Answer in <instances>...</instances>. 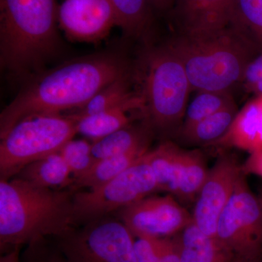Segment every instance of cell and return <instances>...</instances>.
<instances>
[{
    "instance_id": "cell-7",
    "label": "cell",
    "mask_w": 262,
    "mask_h": 262,
    "mask_svg": "<svg viewBox=\"0 0 262 262\" xmlns=\"http://www.w3.org/2000/svg\"><path fill=\"white\" fill-rule=\"evenodd\" d=\"M53 239L67 262H138L134 235L113 215L72 227Z\"/></svg>"
},
{
    "instance_id": "cell-10",
    "label": "cell",
    "mask_w": 262,
    "mask_h": 262,
    "mask_svg": "<svg viewBox=\"0 0 262 262\" xmlns=\"http://www.w3.org/2000/svg\"><path fill=\"white\" fill-rule=\"evenodd\" d=\"M134 236L172 237L192 222V215L172 194L148 196L112 214Z\"/></svg>"
},
{
    "instance_id": "cell-23",
    "label": "cell",
    "mask_w": 262,
    "mask_h": 262,
    "mask_svg": "<svg viewBox=\"0 0 262 262\" xmlns=\"http://www.w3.org/2000/svg\"><path fill=\"white\" fill-rule=\"evenodd\" d=\"M133 82L132 70L130 75L114 81L103 88L90 100L87 104L77 110L73 115L77 117L94 115L141 99L137 91L131 90Z\"/></svg>"
},
{
    "instance_id": "cell-36",
    "label": "cell",
    "mask_w": 262,
    "mask_h": 262,
    "mask_svg": "<svg viewBox=\"0 0 262 262\" xmlns=\"http://www.w3.org/2000/svg\"><path fill=\"white\" fill-rule=\"evenodd\" d=\"M258 195L259 196L260 199H261L262 201V187L260 188L259 192H258Z\"/></svg>"
},
{
    "instance_id": "cell-28",
    "label": "cell",
    "mask_w": 262,
    "mask_h": 262,
    "mask_svg": "<svg viewBox=\"0 0 262 262\" xmlns=\"http://www.w3.org/2000/svg\"><path fill=\"white\" fill-rule=\"evenodd\" d=\"M22 262H67L53 237L33 241L24 250Z\"/></svg>"
},
{
    "instance_id": "cell-31",
    "label": "cell",
    "mask_w": 262,
    "mask_h": 262,
    "mask_svg": "<svg viewBox=\"0 0 262 262\" xmlns=\"http://www.w3.org/2000/svg\"><path fill=\"white\" fill-rule=\"evenodd\" d=\"M159 262H182L173 236L158 237Z\"/></svg>"
},
{
    "instance_id": "cell-21",
    "label": "cell",
    "mask_w": 262,
    "mask_h": 262,
    "mask_svg": "<svg viewBox=\"0 0 262 262\" xmlns=\"http://www.w3.org/2000/svg\"><path fill=\"white\" fill-rule=\"evenodd\" d=\"M148 151L149 149H137L125 154L96 160L85 173L74 180L70 189L75 192L84 188L89 190L101 187L120 175Z\"/></svg>"
},
{
    "instance_id": "cell-2",
    "label": "cell",
    "mask_w": 262,
    "mask_h": 262,
    "mask_svg": "<svg viewBox=\"0 0 262 262\" xmlns=\"http://www.w3.org/2000/svg\"><path fill=\"white\" fill-rule=\"evenodd\" d=\"M57 0H0V65L19 80L40 73L61 42Z\"/></svg>"
},
{
    "instance_id": "cell-34",
    "label": "cell",
    "mask_w": 262,
    "mask_h": 262,
    "mask_svg": "<svg viewBox=\"0 0 262 262\" xmlns=\"http://www.w3.org/2000/svg\"><path fill=\"white\" fill-rule=\"evenodd\" d=\"M20 246H17L3 253V256L0 257V262H22L20 256Z\"/></svg>"
},
{
    "instance_id": "cell-19",
    "label": "cell",
    "mask_w": 262,
    "mask_h": 262,
    "mask_svg": "<svg viewBox=\"0 0 262 262\" xmlns=\"http://www.w3.org/2000/svg\"><path fill=\"white\" fill-rule=\"evenodd\" d=\"M16 178L48 189H70L74 177L60 152L29 164L15 176Z\"/></svg>"
},
{
    "instance_id": "cell-29",
    "label": "cell",
    "mask_w": 262,
    "mask_h": 262,
    "mask_svg": "<svg viewBox=\"0 0 262 262\" xmlns=\"http://www.w3.org/2000/svg\"><path fill=\"white\" fill-rule=\"evenodd\" d=\"M239 86L247 94L262 95V51L253 57L245 69Z\"/></svg>"
},
{
    "instance_id": "cell-4",
    "label": "cell",
    "mask_w": 262,
    "mask_h": 262,
    "mask_svg": "<svg viewBox=\"0 0 262 262\" xmlns=\"http://www.w3.org/2000/svg\"><path fill=\"white\" fill-rule=\"evenodd\" d=\"M185 68L192 91L229 92L239 86L248 62L260 51L228 24L202 34H177L167 41Z\"/></svg>"
},
{
    "instance_id": "cell-32",
    "label": "cell",
    "mask_w": 262,
    "mask_h": 262,
    "mask_svg": "<svg viewBox=\"0 0 262 262\" xmlns=\"http://www.w3.org/2000/svg\"><path fill=\"white\" fill-rule=\"evenodd\" d=\"M245 175H255L262 178V149L251 153L247 160L242 164Z\"/></svg>"
},
{
    "instance_id": "cell-17",
    "label": "cell",
    "mask_w": 262,
    "mask_h": 262,
    "mask_svg": "<svg viewBox=\"0 0 262 262\" xmlns=\"http://www.w3.org/2000/svg\"><path fill=\"white\" fill-rule=\"evenodd\" d=\"M153 134L154 130L145 120L135 122L93 141V157L96 161L137 149H149Z\"/></svg>"
},
{
    "instance_id": "cell-13",
    "label": "cell",
    "mask_w": 262,
    "mask_h": 262,
    "mask_svg": "<svg viewBox=\"0 0 262 262\" xmlns=\"http://www.w3.org/2000/svg\"><path fill=\"white\" fill-rule=\"evenodd\" d=\"M234 0H174L170 11L178 34H202L227 27Z\"/></svg>"
},
{
    "instance_id": "cell-18",
    "label": "cell",
    "mask_w": 262,
    "mask_h": 262,
    "mask_svg": "<svg viewBox=\"0 0 262 262\" xmlns=\"http://www.w3.org/2000/svg\"><path fill=\"white\" fill-rule=\"evenodd\" d=\"M184 152L185 149L172 141H166L146 153L158 191L175 196L180 182Z\"/></svg>"
},
{
    "instance_id": "cell-16",
    "label": "cell",
    "mask_w": 262,
    "mask_h": 262,
    "mask_svg": "<svg viewBox=\"0 0 262 262\" xmlns=\"http://www.w3.org/2000/svg\"><path fill=\"white\" fill-rule=\"evenodd\" d=\"M182 262H234L236 257L216 237L202 232L192 222L173 236Z\"/></svg>"
},
{
    "instance_id": "cell-14",
    "label": "cell",
    "mask_w": 262,
    "mask_h": 262,
    "mask_svg": "<svg viewBox=\"0 0 262 262\" xmlns=\"http://www.w3.org/2000/svg\"><path fill=\"white\" fill-rule=\"evenodd\" d=\"M209 146L235 148L249 154L262 149V95L254 96L237 112L225 135Z\"/></svg>"
},
{
    "instance_id": "cell-6",
    "label": "cell",
    "mask_w": 262,
    "mask_h": 262,
    "mask_svg": "<svg viewBox=\"0 0 262 262\" xmlns=\"http://www.w3.org/2000/svg\"><path fill=\"white\" fill-rule=\"evenodd\" d=\"M76 134V120L71 115L20 120L0 138V180H9L29 164L59 152Z\"/></svg>"
},
{
    "instance_id": "cell-3",
    "label": "cell",
    "mask_w": 262,
    "mask_h": 262,
    "mask_svg": "<svg viewBox=\"0 0 262 262\" xmlns=\"http://www.w3.org/2000/svg\"><path fill=\"white\" fill-rule=\"evenodd\" d=\"M73 192L52 189L13 177L0 180L2 253L75 227Z\"/></svg>"
},
{
    "instance_id": "cell-35",
    "label": "cell",
    "mask_w": 262,
    "mask_h": 262,
    "mask_svg": "<svg viewBox=\"0 0 262 262\" xmlns=\"http://www.w3.org/2000/svg\"><path fill=\"white\" fill-rule=\"evenodd\" d=\"M234 262H262V258H258V259H236Z\"/></svg>"
},
{
    "instance_id": "cell-8",
    "label": "cell",
    "mask_w": 262,
    "mask_h": 262,
    "mask_svg": "<svg viewBox=\"0 0 262 262\" xmlns=\"http://www.w3.org/2000/svg\"><path fill=\"white\" fill-rule=\"evenodd\" d=\"M146 153L120 175L101 187L73 192L76 226L113 214L158 192L156 179Z\"/></svg>"
},
{
    "instance_id": "cell-30",
    "label": "cell",
    "mask_w": 262,
    "mask_h": 262,
    "mask_svg": "<svg viewBox=\"0 0 262 262\" xmlns=\"http://www.w3.org/2000/svg\"><path fill=\"white\" fill-rule=\"evenodd\" d=\"M134 237L138 262L160 261L158 237L144 235H134Z\"/></svg>"
},
{
    "instance_id": "cell-24",
    "label": "cell",
    "mask_w": 262,
    "mask_h": 262,
    "mask_svg": "<svg viewBox=\"0 0 262 262\" xmlns=\"http://www.w3.org/2000/svg\"><path fill=\"white\" fill-rule=\"evenodd\" d=\"M208 171L204 157L200 150L185 149L180 182L175 196L184 203L195 201Z\"/></svg>"
},
{
    "instance_id": "cell-22",
    "label": "cell",
    "mask_w": 262,
    "mask_h": 262,
    "mask_svg": "<svg viewBox=\"0 0 262 262\" xmlns=\"http://www.w3.org/2000/svg\"><path fill=\"white\" fill-rule=\"evenodd\" d=\"M116 12L118 27L128 37L149 38L153 11L147 0H110Z\"/></svg>"
},
{
    "instance_id": "cell-27",
    "label": "cell",
    "mask_w": 262,
    "mask_h": 262,
    "mask_svg": "<svg viewBox=\"0 0 262 262\" xmlns=\"http://www.w3.org/2000/svg\"><path fill=\"white\" fill-rule=\"evenodd\" d=\"M92 143L86 140H72L62 147L60 154L70 167L74 180L85 173L94 165L95 160L91 151Z\"/></svg>"
},
{
    "instance_id": "cell-12",
    "label": "cell",
    "mask_w": 262,
    "mask_h": 262,
    "mask_svg": "<svg viewBox=\"0 0 262 262\" xmlns=\"http://www.w3.org/2000/svg\"><path fill=\"white\" fill-rule=\"evenodd\" d=\"M58 24L71 40L89 43L102 40L118 27L110 0H63L58 5Z\"/></svg>"
},
{
    "instance_id": "cell-26",
    "label": "cell",
    "mask_w": 262,
    "mask_h": 262,
    "mask_svg": "<svg viewBox=\"0 0 262 262\" xmlns=\"http://www.w3.org/2000/svg\"><path fill=\"white\" fill-rule=\"evenodd\" d=\"M233 102L231 93L200 91L188 105L180 128L191 126Z\"/></svg>"
},
{
    "instance_id": "cell-1",
    "label": "cell",
    "mask_w": 262,
    "mask_h": 262,
    "mask_svg": "<svg viewBox=\"0 0 262 262\" xmlns=\"http://www.w3.org/2000/svg\"><path fill=\"white\" fill-rule=\"evenodd\" d=\"M132 70L133 66L120 53L103 52L42 71L26 81L1 112L0 138L24 119L80 110L103 88L130 75Z\"/></svg>"
},
{
    "instance_id": "cell-11",
    "label": "cell",
    "mask_w": 262,
    "mask_h": 262,
    "mask_svg": "<svg viewBox=\"0 0 262 262\" xmlns=\"http://www.w3.org/2000/svg\"><path fill=\"white\" fill-rule=\"evenodd\" d=\"M243 174L242 164L229 154L221 155L209 170L192 213V222L202 232L216 237L219 219Z\"/></svg>"
},
{
    "instance_id": "cell-20",
    "label": "cell",
    "mask_w": 262,
    "mask_h": 262,
    "mask_svg": "<svg viewBox=\"0 0 262 262\" xmlns=\"http://www.w3.org/2000/svg\"><path fill=\"white\" fill-rule=\"evenodd\" d=\"M237 112L235 103H232L191 126L179 129L180 139L188 145L209 146L227 132Z\"/></svg>"
},
{
    "instance_id": "cell-9",
    "label": "cell",
    "mask_w": 262,
    "mask_h": 262,
    "mask_svg": "<svg viewBox=\"0 0 262 262\" xmlns=\"http://www.w3.org/2000/svg\"><path fill=\"white\" fill-rule=\"evenodd\" d=\"M216 237L236 259L262 258V201L244 173L219 219Z\"/></svg>"
},
{
    "instance_id": "cell-25",
    "label": "cell",
    "mask_w": 262,
    "mask_h": 262,
    "mask_svg": "<svg viewBox=\"0 0 262 262\" xmlns=\"http://www.w3.org/2000/svg\"><path fill=\"white\" fill-rule=\"evenodd\" d=\"M229 24L262 51V0H234Z\"/></svg>"
},
{
    "instance_id": "cell-5",
    "label": "cell",
    "mask_w": 262,
    "mask_h": 262,
    "mask_svg": "<svg viewBox=\"0 0 262 262\" xmlns=\"http://www.w3.org/2000/svg\"><path fill=\"white\" fill-rule=\"evenodd\" d=\"M133 80L155 134L177 133L192 89L182 61L168 42L142 50L133 66Z\"/></svg>"
},
{
    "instance_id": "cell-15",
    "label": "cell",
    "mask_w": 262,
    "mask_h": 262,
    "mask_svg": "<svg viewBox=\"0 0 262 262\" xmlns=\"http://www.w3.org/2000/svg\"><path fill=\"white\" fill-rule=\"evenodd\" d=\"M76 120L77 134L97 141L108 134L128 126L136 121L145 120L144 103L142 98L119 107L111 108L85 116L77 117Z\"/></svg>"
},
{
    "instance_id": "cell-33",
    "label": "cell",
    "mask_w": 262,
    "mask_h": 262,
    "mask_svg": "<svg viewBox=\"0 0 262 262\" xmlns=\"http://www.w3.org/2000/svg\"><path fill=\"white\" fill-rule=\"evenodd\" d=\"M153 10L163 13L170 11L174 0H147Z\"/></svg>"
}]
</instances>
